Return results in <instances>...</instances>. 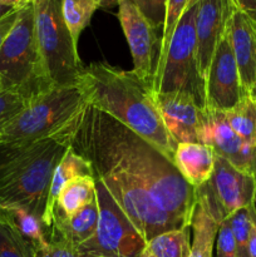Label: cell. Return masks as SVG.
Wrapping results in <instances>:
<instances>
[{"instance_id":"6da1fadb","label":"cell","mask_w":256,"mask_h":257,"mask_svg":"<svg viewBox=\"0 0 256 257\" xmlns=\"http://www.w3.org/2000/svg\"><path fill=\"white\" fill-rule=\"evenodd\" d=\"M57 136L87 161H103L140 181L166 212L191 227L196 188L167 156L127 125L87 104Z\"/></svg>"},{"instance_id":"7a4b0ae2","label":"cell","mask_w":256,"mask_h":257,"mask_svg":"<svg viewBox=\"0 0 256 257\" xmlns=\"http://www.w3.org/2000/svg\"><path fill=\"white\" fill-rule=\"evenodd\" d=\"M78 85L88 105L119 120L173 162L177 145L163 124L152 82L99 62L83 67Z\"/></svg>"},{"instance_id":"3957f363","label":"cell","mask_w":256,"mask_h":257,"mask_svg":"<svg viewBox=\"0 0 256 257\" xmlns=\"http://www.w3.org/2000/svg\"><path fill=\"white\" fill-rule=\"evenodd\" d=\"M68 148L58 136L0 143V208L19 206L43 220L53 173Z\"/></svg>"},{"instance_id":"277c9868","label":"cell","mask_w":256,"mask_h":257,"mask_svg":"<svg viewBox=\"0 0 256 257\" xmlns=\"http://www.w3.org/2000/svg\"><path fill=\"white\" fill-rule=\"evenodd\" d=\"M0 78L5 90L20 93L28 100L54 87L35 37L33 0L20 8L17 22L0 48Z\"/></svg>"},{"instance_id":"5b68a950","label":"cell","mask_w":256,"mask_h":257,"mask_svg":"<svg viewBox=\"0 0 256 257\" xmlns=\"http://www.w3.org/2000/svg\"><path fill=\"white\" fill-rule=\"evenodd\" d=\"M87 105L79 85L53 87L29 100L0 131V143L37 142L57 136Z\"/></svg>"},{"instance_id":"8992f818","label":"cell","mask_w":256,"mask_h":257,"mask_svg":"<svg viewBox=\"0 0 256 257\" xmlns=\"http://www.w3.org/2000/svg\"><path fill=\"white\" fill-rule=\"evenodd\" d=\"M196 9L197 4L186 9L178 22L165 58L155 68L152 88L156 93H187L205 108V80L196 55Z\"/></svg>"},{"instance_id":"52a82bcc","label":"cell","mask_w":256,"mask_h":257,"mask_svg":"<svg viewBox=\"0 0 256 257\" xmlns=\"http://www.w3.org/2000/svg\"><path fill=\"white\" fill-rule=\"evenodd\" d=\"M38 47L54 87L77 85L83 65L62 15V0H33Z\"/></svg>"},{"instance_id":"ba28073f","label":"cell","mask_w":256,"mask_h":257,"mask_svg":"<svg viewBox=\"0 0 256 257\" xmlns=\"http://www.w3.org/2000/svg\"><path fill=\"white\" fill-rule=\"evenodd\" d=\"M95 197L99 207L97 230L77 247L80 257H141L147 242L99 180H95Z\"/></svg>"},{"instance_id":"9c48e42d","label":"cell","mask_w":256,"mask_h":257,"mask_svg":"<svg viewBox=\"0 0 256 257\" xmlns=\"http://www.w3.org/2000/svg\"><path fill=\"white\" fill-rule=\"evenodd\" d=\"M196 197L205 203L211 216L221 223L240 208L255 203V177L216 155L212 176L196 188Z\"/></svg>"},{"instance_id":"30bf717a","label":"cell","mask_w":256,"mask_h":257,"mask_svg":"<svg viewBox=\"0 0 256 257\" xmlns=\"http://www.w3.org/2000/svg\"><path fill=\"white\" fill-rule=\"evenodd\" d=\"M243 95L246 93L241 85L227 32H225L205 78V108L227 112L242 99Z\"/></svg>"},{"instance_id":"8fae6325","label":"cell","mask_w":256,"mask_h":257,"mask_svg":"<svg viewBox=\"0 0 256 257\" xmlns=\"http://www.w3.org/2000/svg\"><path fill=\"white\" fill-rule=\"evenodd\" d=\"M200 143L212 148L215 155L225 158L237 170L255 176L256 146L246 143L231 130L225 112L203 108Z\"/></svg>"},{"instance_id":"7c38bea8","label":"cell","mask_w":256,"mask_h":257,"mask_svg":"<svg viewBox=\"0 0 256 257\" xmlns=\"http://www.w3.org/2000/svg\"><path fill=\"white\" fill-rule=\"evenodd\" d=\"M118 19L130 45L133 72L145 80L152 82L156 54L158 58L157 29L131 0H118ZM160 49V47H158Z\"/></svg>"},{"instance_id":"4fadbf2b","label":"cell","mask_w":256,"mask_h":257,"mask_svg":"<svg viewBox=\"0 0 256 257\" xmlns=\"http://www.w3.org/2000/svg\"><path fill=\"white\" fill-rule=\"evenodd\" d=\"M158 112L176 145L200 143L202 109L195 98L183 92L156 93Z\"/></svg>"},{"instance_id":"5bb4252c","label":"cell","mask_w":256,"mask_h":257,"mask_svg":"<svg viewBox=\"0 0 256 257\" xmlns=\"http://www.w3.org/2000/svg\"><path fill=\"white\" fill-rule=\"evenodd\" d=\"M233 8L231 0H200L197 3L195 17L196 55L203 80L216 48L225 34Z\"/></svg>"},{"instance_id":"9a60e30c","label":"cell","mask_w":256,"mask_h":257,"mask_svg":"<svg viewBox=\"0 0 256 257\" xmlns=\"http://www.w3.org/2000/svg\"><path fill=\"white\" fill-rule=\"evenodd\" d=\"M226 32L237 64L241 85L246 94H251L256 83V23L233 8Z\"/></svg>"},{"instance_id":"2e32d148","label":"cell","mask_w":256,"mask_h":257,"mask_svg":"<svg viewBox=\"0 0 256 257\" xmlns=\"http://www.w3.org/2000/svg\"><path fill=\"white\" fill-rule=\"evenodd\" d=\"M99 220V207L97 197L70 216L54 211L49 241L65 240L78 247L94 235Z\"/></svg>"},{"instance_id":"e0dca14e","label":"cell","mask_w":256,"mask_h":257,"mask_svg":"<svg viewBox=\"0 0 256 257\" xmlns=\"http://www.w3.org/2000/svg\"><path fill=\"white\" fill-rule=\"evenodd\" d=\"M216 155L213 150L202 143H178L173 163L178 172L197 188L211 178L215 167Z\"/></svg>"},{"instance_id":"ac0fdd59","label":"cell","mask_w":256,"mask_h":257,"mask_svg":"<svg viewBox=\"0 0 256 257\" xmlns=\"http://www.w3.org/2000/svg\"><path fill=\"white\" fill-rule=\"evenodd\" d=\"M79 176H93V170L90 163L85 158L75 153L72 148H68L65 155L63 156L60 162L55 167L53 173L52 182H50L49 193L47 198V207H45L44 216H43V223L48 232V240H49V233L53 226V217H54V210L57 206L58 196L60 191L65 186V183L70 180Z\"/></svg>"},{"instance_id":"d6986e66","label":"cell","mask_w":256,"mask_h":257,"mask_svg":"<svg viewBox=\"0 0 256 257\" xmlns=\"http://www.w3.org/2000/svg\"><path fill=\"white\" fill-rule=\"evenodd\" d=\"M218 226L220 223L211 216L205 203L196 197V206L191 218L193 240L188 257H212Z\"/></svg>"},{"instance_id":"ffe728a7","label":"cell","mask_w":256,"mask_h":257,"mask_svg":"<svg viewBox=\"0 0 256 257\" xmlns=\"http://www.w3.org/2000/svg\"><path fill=\"white\" fill-rule=\"evenodd\" d=\"M0 217L9 222L35 250L45 247L49 243L43 220L27 208L19 206L0 208Z\"/></svg>"},{"instance_id":"44dd1931","label":"cell","mask_w":256,"mask_h":257,"mask_svg":"<svg viewBox=\"0 0 256 257\" xmlns=\"http://www.w3.org/2000/svg\"><path fill=\"white\" fill-rule=\"evenodd\" d=\"M94 198L95 178L93 176H79L65 183L58 196L55 210L62 215L70 216Z\"/></svg>"},{"instance_id":"7402d4cb","label":"cell","mask_w":256,"mask_h":257,"mask_svg":"<svg viewBox=\"0 0 256 257\" xmlns=\"http://www.w3.org/2000/svg\"><path fill=\"white\" fill-rule=\"evenodd\" d=\"M191 227L166 231L146 243L141 257H188Z\"/></svg>"},{"instance_id":"603a6c76","label":"cell","mask_w":256,"mask_h":257,"mask_svg":"<svg viewBox=\"0 0 256 257\" xmlns=\"http://www.w3.org/2000/svg\"><path fill=\"white\" fill-rule=\"evenodd\" d=\"M231 130L246 143L256 146V100L251 94L243 95L233 108L225 112Z\"/></svg>"},{"instance_id":"cb8c5ba5","label":"cell","mask_w":256,"mask_h":257,"mask_svg":"<svg viewBox=\"0 0 256 257\" xmlns=\"http://www.w3.org/2000/svg\"><path fill=\"white\" fill-rule=\"evenodd\" d=\"M99 8L98 0H62L63 19L77 47L80 34Z\"/></svg>"},{"instance_id":"d4e9b609","label":"cell","mask_w":256,"mask_h":257,"mask_svg":"<svg viewBox=\"0 0 256 257\" xmlns=\"http://www.w3.org/2000/svg\"><path fill=\"white\" fill-rule=\"evenodd\" d=\"M35 252L37 250L0 217V257H35Z\"/></svg>"},{"instance_id":"484cf974","label":"cell","mask_w":256,"mask_h":257,"mask_svg":"<svg viewBox=\"0 0 256 257\" xmlns=\"http://www.w3.org/2000/svg\"><path fill=\"white\" fill-rule=\"evenodd\" d=\"M187 4L188 0H166L165 24H163L160 52H158V58L157 62H156V65L162 62V59L165 58L166 52L168 49V44H170L171 38L173 35V32H175L180 19L182 18L183 13L187 9Z\"/></svg>"},{"instance_id":"4316f807","label":"cell","mask_w":256,"mask_h":257,"mask_svg":"<svg viewBox=\"0 0 256 257\" xmlns=\"http://www.w3.org/2000/svg\"><path fill=\"white\" fill-rule=\"evenodd\" d=\"M227 220L235 237L237 257H250L248 243H250L251 220L248 207L240 208L228 216Z\"/></svg>"},{"instance_id":"83f0119b","label":"cell","mask_w":256,"mask_h":257,"mask_svg":"<svg viewBox=\"0 0 256 257\" xmlns=\"http://www.w3.org/2000/svg\"><path fill=\"white\" fill-rule=\"evenodd\" d=\"M29 100L14 90L0 92V131L14 119L28 105Z\"/></svg>"},{"instance_id":"f1b7e54d","label":"cell","mask_w":256,"mask_h":257,"mask_svg":"<svg viewBox=\"0 0 256 257\" xmlns=\"http://www.w3.org/2000/svg\"><path fill=\"white\" fill-rule=\"evenodd\" d=\"M142 14L150 20L151 24L160 29L165 24L166 17V0H131Z\"/></svg>"},{"instance_id":"f546056e","label":"cell","mask_w":256,"mask_h":257,"mask_svg":"<svg viewBox=\"0 0 256 257\" xmlns=\"http://www.w3.org/2000/svg\"><path fill=\"white\" fill-rule=\"evenodd\" d=\"M216 247H217V257H237L235 237L227 218L218 226Z\"/></svg>"},{"instance_id":"4dcf8cb0","label":"cell","mask_w":256,"mask_h":257,"mask_svg":"<svg viewBox=\"0 0 256 257\" xmlns=\"http://www.w3.org/2000/svg\"><path fill=\"white\" fill-rule=\"evenodd\" d=\"M35 257H80L77 247L65 240H52L45 247L39 248Z\"/></svg>"},{"instance_id":"1f68e13d","label":"cell","mask_w":256,"mask_h":257,"mask_svg":"<svg viewBox=\"0 0 256 257\" xmlns=\"http://www.w3.org/2000/svg\"><path fill=\"white\" fill-rule=\"evenodd\" d=\"M19 10L20 8L19 9L13 10V12H10L9 14L5 15L4 18L0 19V48L4 44L5 39H7V37L9 35L10 30L14 27L15 22H17L18 19V15H19Z\"/></svg>"},{"instance_id":"d6a6232c","label":"cell","mask_w":256,"mask_h":257,"mask_svg":"<svg viewBox=\"0 0 256 257\" xmlns=\"http://www.w3.org/2000/svg\"><path fill=\"white\" fill-rule=\"evenodd\" d=\"M231 3L235 9L242 12L256 23V0H231Z\"/></svg>"},{"instance_id":"836d02e7","label":"cell","mask_w":256,"mask_h":257,"mask_svg":"<svg viewBox=\"0 0 256 257\" xmlns=\"http://www.w3.org/2000/svg\"><path fill=\"white\" fill-rule=\"evenodd\" d=\"M251 220V231H250V243H248V250H250V257H256V203L248 206Z\"/></svg>"},{"instance_id":"e575fe53","label":"cell","mask_w":256,"mask_h":257,"mask_svg":"<svg viewBox=\"0 0 256 257\" xmlns=\"http://www.w3.org/2000/svg\"><path fill=\"white\" fill-rule=\"evenodd\" d=\"M32 0H0V4L3 5H8V7H13V8H23L24 5H27L28 3H30Z\"/></svg>"},{"instance_id":"d590c367","label":"cell","mask_w":256,"mask_h":257,"mask_svg":"<svg viewBox=\"0 0 256 257\" xmlns=\"http://www.w3.org/2000/svg\"><path fill=\"white\" fill-rule=\"evenodd\" d=\"M15 9H18V8H13V7H8V5L0 4V19L4 18L5 15H8L10 12H13V10Z\"/></svg>"},{"instance_id":"8d00e7d4","label":"cell","mask_w":256,"mask_h":257,"mask_svg":"<svg viewBox=\"0 0 256 257\" xmlns=\"http://www.w3.org/2000/svg\"><path fill=\"white\" fill-rule=\"evenodd\" d=\"M100 8H113L118 5V0H98Z\"/></svg>"},{"instance_id":"74e56055","label":"cell","mask_w":256,"mask_h":257,"mask_svg":"<svg viewBox=\"0 0 256 257\" xmlns=\"http://www.w3.org/2000/svg\"><path fill=\"white\" fill-rule=\"evenodd\" d=\"M198 2H200V0H188L187 9H188V8H191V7H193V5H196V4H197Z\"/></svg>"},{"instance_id":"f35d334b","label":"cell","mask_w":256,"mask_h":257,"mask_svg":"<svg viewBox=\"0 0 256 257\" xmlns=\"http://www.w3.org/2000/svg\"><path fill=\"white\" fill-rule=\"evenodd\" d=\"M251 95H252L253 98H256V83H255V87H253V89H252V93H251Z\"/></svg>"},{"instance_id":"ab89813d","label":"cell","mask_w":256,"mask_h":257,"mask_svg":"<svg viewBox=\"0 0 256 257\" xmlns=\"http://www.w3.org/2000/svg\"><path fill=\"white\" fill-rule=\"evenodd\" d=\"M3 90H5V89H4V84H3L2 78H0V92H3Z\"/></svg>"},{"instance_id":"60d3db41","label":"cell","mask_w":256,"mask_h":257,"mask_svg":"<svg viewBox=\"0 0 256 257\" xmlns=\"http://www.w3.org/2000/svg\"><path fill=\"white\" fill-rule=\"evenodd\" d=\"M253 177H255V203H256V173H255V176H253Z\"/></svg>"},{"instance_id":"b9f144b4","label":"cell","mask_w":256,"mask_h":257,"mask_svg":"<svg viewBox=\"0 0 256 257\" xmlns=\"http://www.w3.org/2000/svg\"><path fill=\"white\" fill-rule=\"evenodd\" d=\"M93 257H103V256H93Z\"/></svg>"},{"instance_id":"7bdbcfd3","label":"cell","mask_w":256,"mask_h":257,"mask_svg":"<svg viewBox=\"0 0 256 257\" xmlns=\"http://www.w3.org/2000/svg\"><path fill=\"white\" fill-rule=\"evenodd\" d=\"M255 100H256V98H255Z\"/></svg>"}]
</instances>
